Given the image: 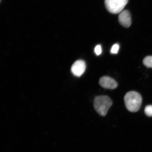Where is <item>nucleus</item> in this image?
Listing matches in <instances>:
<instances>
[{"label": "nucleus", "instance_id": "9", "mask_svg": "<svg viewBox=\"0 0 152 152\" xmlns=\"http://www.w3.org/2000/svg\"><path fill=\"white\" fill-rule=\"evenodd\" d=\"M119 49V45L118 44H115L112 47L110 52L113 54H117L118 52Z\"/></svg>", "mask_w": 152, "mask_h": 152}, {"label": "nucleus", "instance_id": "1", "mask_svg": "<svg viewBox=\"0 0 152 152\" xmlns=\"http://www.w3.org/2000/svg\"><path fill=\"white\" fill-rule=\"evenodd\" d=\"M124 100L125 106L129 111L135 113L140 109L142 98L138 93L135 91L127 93L124 96Z\"/></svg>", "mask_w": 152, "mask_h": 152}, {"label": "nucleus", "instance_id": "8", "mask_svg": "<svg viewBox=\"0 0 152 152\" xmlns=\"http://www.w3.org/2000/svg\"><path fill=\"white\" fill-rule=\"evenodd\" d=\"M144 113L148 116L152 117V105H149L146 106L144 110Z\"/></svg>", "mask_w": 152, "mask_h": 152}, {"label": "nucleus", "instance_id": "10", "mask_svg": "<svg viewBox=\"0 0 152 152\" xmlns=\"http://www.w3.org/2000/svg\"><path fill=\"white\" fill-rule=\"evenodd\" d=\"M94 52L96 56H99L102 53V47L100 45H97L95 47L94 49Z\"/></svg>", "mask_w": 152, "mask_h": 152}, {"label": "nucleus", "instance_id": "2", "mask_svg": "<svg viewBox=\"0 0 152 152\" xmlns=\"http://www.w3.org/2000/svg\"><path fill=\"white\" fill-rule=\"evenodd\" d=\"M113 104V101L109 96H100L96 97L94 101L95 110L102 116H105Z\"/></svg>", "mask_w": 152, "mask_h": 152}, {"label": "nucleus", "instance_id": "5", "mask_svg": "<svg viewBox=\"0 0 152 152\" xmlns=\"http://www.w3.org/2000/svg\"><path fill=\"white\" fill-rule=\"evenodd\" d=\"M99 83L103 88L111 90L116 88L118 86V83L115 80L107 76H104L100 78Z\"/></svg>", "mask_w": 152, "mask_h": 152}, {"label": "nucleus", "instance_id": "4", "mask_svg": "<svg viewBox=\"0 0 152 152\" xmlns=\"http://www.w3.org/2000/svg\"><path fill=\"white\" fill-rule=\"evenodd\" d=\"M86 68V64L82 60H78L75 61L71 67V72L76 77H80L84 73Z\"/></svg>", "mask_w": 152, "mask_h": 152}, {"label": "nucleus", "instance_id": "3", "mask_svg": "<svg viewBox=\"0 0 152 152\" xmlns=\"http://www.w3.org/2000/svg\"><path fill=\"white\" fill-rule=\"evenodd\" d=\"M128 2V0H104V4L109 12L117 14L123 10Z\"/></svg>", "mask_w": 152, "mask_h": 152}, {"label": "nucleus", "instance_id": "7", "mask_svg": "<svg viewBox=\"0 0 152 152\" xmlns=\"http://www.w3.org/2000/svg\"><path fill=\"white\" fill-rule=\"evenodd\" d=\"M143 64L144 66L148 68H152V56H146L144 58Z\"/></svg>", "mask_w": 152, "mask_h": 152}, {"label": "nucleus", "instance_id": "6", "mask_svg": "<svg viewBox=\"0 0 152 152\" xmlns=\"http://www.w3.org/2000/svg\"><path fill=\"white\" fill-rule=\"evenodd\" d=\"M118 20L120 23L125 27H129L132 24L130 13L127 10H123L119 13Z\"/></svg>", "mask_w": 152, "mask_h": 152}]
</instances>
